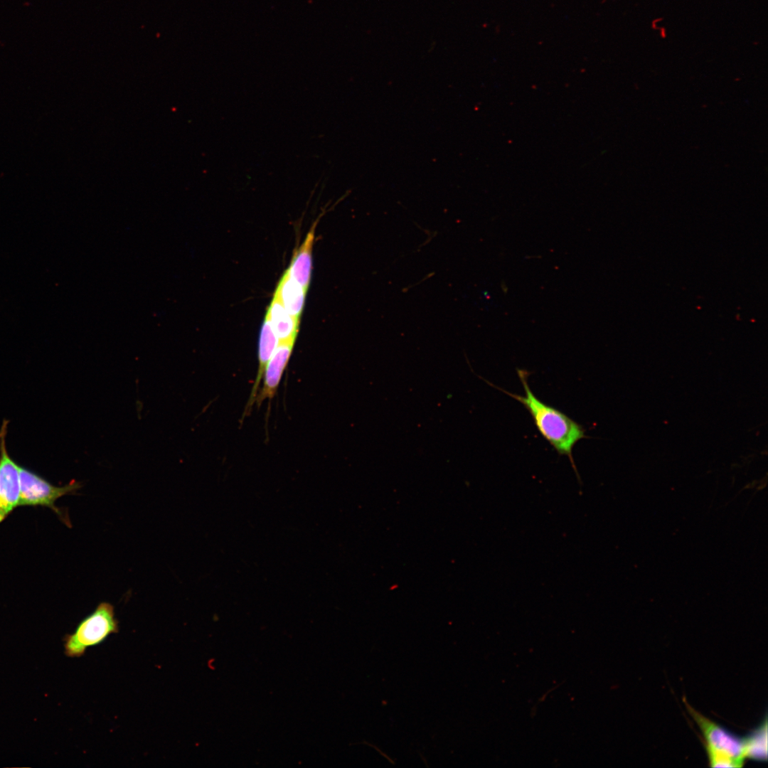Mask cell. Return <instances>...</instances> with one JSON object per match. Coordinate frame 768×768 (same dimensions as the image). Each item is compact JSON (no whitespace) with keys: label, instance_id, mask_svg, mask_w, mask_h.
<instances>
[{"label":"cell","instance_id":"10","mask_svg":"<svg viewBox=\"0 0 768 768\" xmlns=\"http://www.w3.org/2000/svg\"><path fill=\"white\" fill-rule=\"evenodd\" d=\"M306 291L290 275L288 269L279 280L274 294L287 311L299 318L303 311Z\"/></svg>","mask_w":768,"mask_h":768},{"label":"cell","instance_id":"4","mask_svg":"<svg viewBox=\"0 0 768 768\" xmlns=\"http://www.w3.org/2000/svg\"><path fill=\"white\" fill-rule=\"evenodd\" d=\"M19 477L20 498L18 506H47L63 518L61 512L55 506V501L66 494H74L81 487V484L75 480L63 486H55L41 476L21 466Z\"/></svg>","mask_w":768,"mask_h":768},{"label":"cell","instance_id":"5","mask_svg":"<svg viewBox=\"0 0 768 768\" xmlns=\"http://www.w3.org/2000/svg\"><path fill=\"white\" fill-rule=\"evenodd\" d=\"M7 424L4 420L0 430V523L18 506L20 498L19 466L6 447Z\"/></svg>","mask_w":768,"mask_h":768},{"label":"cell","instance_id":"3","mask_svg":"<svg viewBox=\"0 0 768 768\" xmlns=\"http://www.w3.org/2000/svg\"><path fill=\"white\" fill-rule=\"evenodd\" d=\"M691 717L700 727L705 741L710 766L740 767L745 757L743 739L710 720L686 703Z\"/></svg>","mask_w":768,"mask_h":768},{"label":"cell","instance_id":"1","mask_svg":"<svg viewBox=\"0 0 768 768\" xmlns=\"http://www.w3.org/2000/svg\"><path fill=\"white\" fill-rule=\"evenodd\" d=\"M518 378L523 385L525 395L499 390L521 402L530 415L534 425L542 437L553 447L557 453L567 456L580 480L572 449L577 442L587 437L585 428L560 410L538 399L531 391L528 383V372L517 369Z\"/></svg>","mask_w":768,"mask_h":768},{"label":"cell","instance_id":"9","mask_svg":"<svg viewBox=\"0 0 768 768\" xmlns=\"http://www.w3.org/2000/svg\"><path fill=\"white\" fill-rule=\"evenodd\" d=\"M266 315L279 341L296 340L299 318L290 314L275 294L267 309Z\"/></svg>","mask_w":768,"mask_h":768},{"label":"cell","instance_id":"2","mask_svg":"<svg viewBox=\"0 0 768 768\" xmlns=\"http://www.w3.org/2000/svg\"><path fill=\"white\" fill-rule=\"evenodd\" d=\"M119 631V622L114 607L110 602H100L95 609L77 625L72 634L63 638L65 656H82L87 649L104 642L108 636Z\"/></svg>","mask_w":768,"mask_h":768},{"label":"cell","instance_id":"6","mask_svg":"<svg viewBox=\"0 0 768 768\" xmlns=\"http://www.w3.org/2000/svg\"><path fill=\"white\" fill-rule=\"evenodd\" d=\"M294 343V340L279 342L265 369L262 389L255 398L257 405H260L266 399H272L276 393Z\"/></svg>","mask_w":768,"mask_h":768},{"label":"cell","instance_id":"8","mask_svg":"<svg viewBox=\"0 0 768 768\" xmlns=\"http://www.w3.org/2000/svg\"><path fill=\"white\" fill-rule=\"evenodd\" d=\"M316 221L308 232L304 240L296 250L288 270L291 277L306 290L308 289L312 271V250L315 235Z\"/></svg>","mask_w":768,"mask_h":768},{"label":"cell","instance_id":"11","mask_svg":"<svg viewBox=\"0 0 768 768\" xmlns=\"http://www.w3.org/2000/svg\"><path fill=\"white\" fill-rule=\"evenodd\" d=\"M745 757L759 762L767 760V719L743 738Z\"/></svg>","mask_w":768,"mask_h":768},{"label":"cell","instance_id":"7","mask_svg":"<svg viewBox=\"0 0 768 768\" xmlns=\"http://www.w3.org/2000/svg\"><path fill=\"white\" fill-rule=\"evenodd\" d=\"M279 341L271 322L266 315L261 327L258 345V370L250 393L246 410L250 411L255 402L260 380L262 379L266 366Z\"/></svg>","mask_w":768,"mask_h":768}]
</instances>
